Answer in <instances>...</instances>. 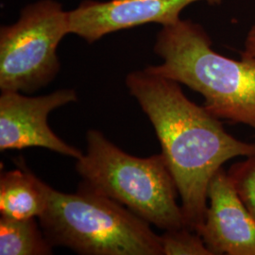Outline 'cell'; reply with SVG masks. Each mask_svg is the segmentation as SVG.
Returning <instances> with one entry per match:
<instances>
[{
    "label": "cell",
    "instance_id": "3",
    "mask_svg": "<svg viewBox=\"0 0 255 255\" xmlns=\"http://www.w3.org/2000/svg\"><path fill=\"white\" fill-rule=\"evenodd\" d=\"M86 153L77 160L82 185L134 213L157 228L186 227L178 188L162 153L138 158L120 149L104 134L86 133Z\"/></svg>",
    "mask_w": 255,
    "mask_h": 255
},
{
    "label": "cell",
    "instance_id": "12",
    "mask_svg": "<svg viewBox=\"0 0 255 255\" xmlns=\"http://www.w3.org/2000/svg\"><path fill=\"white\" fill-rule=\"evenodd\" d=\"M227 174L238 198L255 221V154L235 163Z\"/></svg>",
    "mask_w": 255,
    "mask_h": 255
},
{
    "label": "cell",
    "instance_id": "10",
    "mask_svg": "<svg viewBox=\"0 0 255 255\" xmlns=\"http://www.w3.org/2000/svg\"><path fill=\"white\" fill-rule=\"evenodd\" d=\"M52 249L36 219L0 218V255H48Z\"/></svg>",
    "mask_w": 255,
    "mask_h": 255
},
{
    "label": "cell",
    "instance_id": "11",
    "mask_svg": "<svg viewBox=\"0 0 255 255\" xmlns=\"http://www.w3.org/2000/svg\"><path fill=\"white\" fill-rule=\"evenodd\" d=\"M160 238L164 255H214L202 237L187 227L164 231Z\"/></svg>",
    "mask_w": 255,
    "mask_h": 255
},
{
    "label": "cell",
    "instance_id": "8",
    "mask_svg": "<svg viewBox=\"0 0 255 255\" xmlns=\"http://www.w3.org/2000/svg\"><path fill=\"white\" fill-rule=\"evenodd\" d=\"M199 235L214 255H255V221L221 167L210 181Z\"/></svg>",
    "mask_w": 255,
    "mask_h": 255
},
{
    "label": "cell",
    "instance_id": "9",
    "mask_svg": "<svg viewBox=\"0 0 255 255\" xmlns=\"http://www.w3.org/2000/svg\"><path fill=\"white\" fill-rule=\"evenodd\" d=\"M1 174L0 216L13 219H39L45 212L50 186L38 179L22 162Z\"/></svg>",
    "mask_w": 255,
    "mask_h": 255
},
{
    "label": "cell",
    "instance_id": "1",
    "mask_svg": "<svg viewBox=\"0 0 255 255\" xmlns=\"http://www.w3.org/2000/svg\"><path fill=\"white\" fill-rule=\"evenodd\" d=\"M126 85L154 128L186 227L199 234L213 176L230 160L255 154V144L231 135L220 119L184 95L179 82L145 68L128 74Z\"/></svg>",
    "mask_w": 255,
    "mask_h": 255
},
{
    "label": "cell",
    "instance_id": "2",
    "mask_svg": "<svg viewBox=\"0 0 255 255\" xmlns=\"http://www.w3.org/2000/svg\"><path fill=\"white\" fill-rule=\"evenodd\" d=\"M154 52L163 64L146 70L201 94L205 109L218 119L255 129V59L219 54L201 25L182 19L162 27Z\"/></svg>",
    "mask_w": 255,
    "mask_h": 255
},
{
    "label": "cell",
    "instance_id": "4",
    "mask_svg": "<svg viewBox=\"0 0 255 255\" xmlns=\"http://www.w3.org/2000/svg\"><path fill=\"white\" fill-rule=\"evenodd\" d=\"M41 228L52 246L84 255H164L150 224L119 202L81 184L66 194L50 187Z\"/></svg>",
    "mask_w": 255,
    "mask_h": 255
},
{
    "label": "cell",
    "instance_id": "6",
    "mask_svg": "<svg viewBox=\"0 0 255 255\" xmlns=\"http://www.w3.org/2000/svg\"><path fill=\"white\" fill-rule=\"evenodd\" d=\"M77 100V94L72 89H62L40 97L1 91L0 150L38 146L80 159L83 155L82 151L55 134L47 123L52 111Z\"/></svg>",
    "mask_w": 255,
    "mask_h": 255
},
{
    "label": "cell",
    "instance_id": "13",
    "mask_svg": "<svg viewBox=\"0 0 255 255\" xmlns=\"http://www.w3.org/2000/svg\"><path fill=\"white\" fill-rule=\"evenodd\" d=\"M241 57L255 59V24L250 28L247 34L244 50L241 53Z\"/></svg>",
    "mask_w": 255,
    "mask_h": 255
},
{
    "label": "cell",
    "instance_id": "5",
    "mask_svg": "<svg viewBox=\"0 0 255 255\" xmlns=\"http://www.w3.org/2000/svg\"><path fill=\"white\" fill-rule=\"evenodd\" d=\"M69 34V11L54 0L22 9L18 21L0 29V89L30 94L60 70L57 48Z\"/></svg>",
    "mask_w": 255,
    "mask_h": 255
},
{
    "label": "cell",
    "instance_id": "7",
    "mask_svg": "<svg viewBox=\"0 0 255 255\" xmlns=\"http://www.w3.org/2000/svg\"><path fill=\"white\" fill-rule=\"evenodd\" d=\"M199 1L220 5L224 0H84L69 11V33L91 44L110 33L149 23L172 25L181 20L182 9Z\"/></svg>",
    "mask_w": 255,
    "mask_h": 255
}]
</instances>
